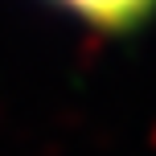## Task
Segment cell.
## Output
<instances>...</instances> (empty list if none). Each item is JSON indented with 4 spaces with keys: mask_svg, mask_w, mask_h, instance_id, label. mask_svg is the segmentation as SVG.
Segmentation results:
<instances>
[{
    "mask_svg": "<svg viewBox=\"0 0 156 156\" xmlns=\"http://www.w3.org/2000/svg\"><path fill=\"white\" fill-rule=\"evenodd\" d=\"M49 4L66 8L70 16L94 25V29H107V33L140 29V25L156 12V0H49Z\"/></svg>",
    "mask_w": 156,
    "mask_h": 156,
    "instance_id": "cell-1",
    "label": "cell"
}]
</instances>
